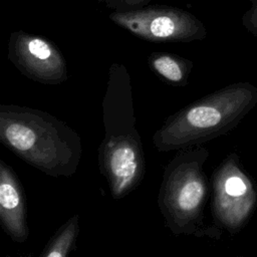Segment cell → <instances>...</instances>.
I'll use <instances>...</instances> for the list:
<instances>
[{
  "instance_id": "cell-3",
  "label": "cell",
  "mask_w": 257,
  "mask_h": 257,
  "mask_svg": "<svg viewBox=\"0 0 257 257\" xmlns=\"http://www.w3.org/2000/svg\"><path fill=\"white\" fill-rule=\"evenodd\" d=\"M256 104V86L229 84L170 115L154 134L153 144L161 153L201 145L232 131Z\"/></svg>"
},
{
  "instance_id": "cell-4",
  "label": "cell",
  "mask_w": 257,
  "mask_h": 257,
  "mask_svg": "<svg viewBox=\"0 0 257 257\" xmlns=\"http://www.w3.org/2000/svg\"><path fill=\"white\" fill-rule=\"evenodd\" d=\"M208 158L207 148L192 146L178 150L165 167L158 206L165 226L175 236L221 238L222 228L205 223L209 180L204 172V164Z\"/></svg>"
},
{
  "instance_id": "cell-1",
  "label": "cell",
  "mask_w": 257,
  "mask_h": 257,
  "mask_svg": "<svg viewBox=\"0 0 257 257\" xmlns=\"http://www.w3.org/2000/svg\"><path fill=\"white\" fill-rule=\"evenodd\" d=\"M104 136L98 147V167L113 199L135 191L146 175V158L137 130L130 72L122 63L109 66L102 100Z\"/></svg>"
},
{
  "instance_id": "cell-11",
  "label": "cell",
  "mask_w": 257,
  "mask_h": 257,
  "mask_svg": "<svg viewBox=\"0 0 257 257\" xmlns=\"http://www.w3.org/2000/svg\"><path fill=\"white\" fill-rule=\"evenodd\" d=\"M114 11L125 12L141 9L150 4L153 0H100Z\"/></svg>"
},
{
  "instance_id": "cell-5",
  "label": "cell",
  "mask_w": 257,
  "mask_h": 257,
  "mask_svg": "<svg viewBox=\"0 0 257 257\" xmlns=\"http://www.w3.org/2000/svg\"><path fill=\"white\" fill-rule=\"evenodd\" d=\"M211 187L213 224L231 234L238 233L246 226L257 206V184L236 153L228 155L215 169Z\"/></svg>"
},
{
  "instance_id": "cell-10",
  "label": "cell",
  "mask_w": 257,
  "mask_h": 257,
  "mask_svg": "<svg viewBox=\"0 0 257 257\" xmlns=\"http://www.w3.org/2000/svg\"><path fill=\"white\" fill-rule=\"evenodd\" d=\"M79 233V217L71 216L51 237L41 252V257H65L76 247Z\"/></svg>"
},
{
  "instance_id": "cell-12",
  "label": "cell",
  "mask_w": 257,
  "mask_h": 257,
  "mask_svg": "<svg viewBox=\"0 0 257 257\" xmlns=\"http://www.w3.org/2000/svg\"><path fill=\"white\" fill-rule=\"evenodd\" d=\"M249 8L242 16V24L248 32L257 37V0H248Z\"/></svg>"
},
{
  "instance_id": "cell-7",
  "label": "cell",
  "mask_w": 257,
  "mask_h": 257,
  "mask_svg": "<svg viewBox=\"0 0 257 257\" xmlns=\"http://www.w3.org/2000/svg\"><path fill=\"white\" fill-rule=\"evenodd\" d=\"M8 59L29 79L43 84H60L67 80L63 54L50 40L15 31L8 41Z\"/></svg>"
},
{
  "instance_id": "cell-6",
  "label": "cell",
  "mask_w": 257,
  "mask_h": 257,
  "mask_svg": "<svg viewBox=\"0 0 257 257\" xmlns=\"http://www.w3.org/2000/svg\"><path fill=\"white\" fill-rule=\"evenodd\" d=\"M109 19L134 35L152 42H190L207 36V30L192 13L169 6L109 14Z\"/></svg>"
},
{
  "instance_id": "cell-2",
  "label": "cell",
  "mask_w": 257,
  "mask_h": 257,
  "mask_svg": "<svg viewBox=\"0 0 257 257\" xmlns=\"http://www.w3.org/2000/svg\"><path fill=\"white\" fill-rule=\"evenodd\" d=\"M0 141L22 161L53 178L71 177L82 156L80 136L72 127L28 106L0 105Z\"/></svg>"
},
{
  "instance_id": "cell-9",
  "label": "cell",
  "mask_w": 257,
  "mask_h": 257,
  "mask_svg": "<svg viewBox=\"0 0 257 257\" xmlns=\"http://www.w3.org/2000/svg\"><path fill=\"white\" fill-rule=\"evenodd\" d=\"M151 70L164 82L174 86H185L193 68V62L173 53L153 52L148 58Z\"/></svg>"
},
{
  "instance_id": "cell-8",
  "label": "cell",
  "mask_w": 257,
  "mask_h": 257,
  "mask_svg": "<svg viewBox=\"0 0 257 257\" xmlns=\"http://www.w3.org/2000/svg\"><path fill=\"white\" fill-rule=\"evenodd\" d=\"M0 222L12 241L23 243L28 239L25 191L16 173L3 160H0Z\"/></svg>"
}]
</instances>
